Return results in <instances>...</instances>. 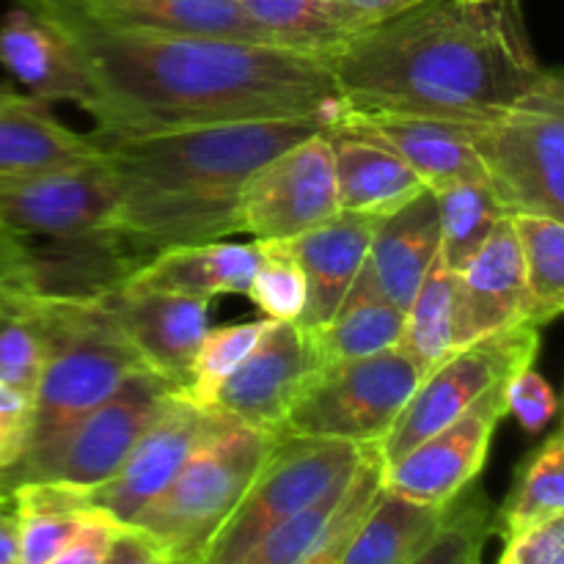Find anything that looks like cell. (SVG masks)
Wrapping results in <instances>:
<instances>
[{
  "label": "cell",
  "instance_id": "obj_1",
  "mask_svg": "<svg viewBox=\"0 0 564 564\" xmlns=\"http://www.w3.org/2000/svg\"><path fill=\"white\" fill-rule=\"evenodd\" d=\"M94 80L97 141L235 121L341 113L330 58L224 36L69 28Z\"/></svg>",
  "mask_w": 564,
  "mask_h": 564
},
{
  "label": "cell",
  "instance_id": "obj_2",
  "mask_svg": "<svg viewBox=\"0 0 564 564\" xmlns=\"http://www.w3.org/2000/svg\"><path fill=\"white\" fill-rule=\"evenodd\" d=\"M347 110L482 124L529 91L540 64L521 0H422L330 58Z\"/></svg>",
  "mask_w": 564,
  "mask_h": 564
},
{
  "label": "cell",
  "instance_id": "obj_3",
  "mask_svg": "<svg viewBox=\"0 0 564 564\" xmlns=\"http://www.w3.org/2000/svg\"><path fill=\"white\" fill-rule=\"evenodd\" d=\"M328 124L319 116L235 121L99 141L119 187L116 226L143 259L240 235L248 176Z\"/></svg>",
  "mask_w": 564,
  "mask_h": 564
},
{
  "label": "cell",
  "instance_id": "obj_4",
  "mask_svg": "<svg viewBox=\"0 0 564 564\" xmlns=\"http://www.w3.org/2000/svg\"><path fill=\"white\" fill-rule=\"evenodd\" d=\"M275 438V433L253 430L218 411L213 427L198 441L174 482L130 529L152 540L171 562H198L204 545L235 510Z\"/></svg>",
  "mask_w": 564,
  "mask_h": 564
},
{
  "label": "cell",
  "instance_id": "obj_5",
  "mask_svg": "<svg viewBox=\"0 0 564 564\" xmlns=\"http://www.w3.org/2000/svg\"><path fill=\"white\" fill-rule=\"evenodd\" d=\"M39 314L47 330V358L31 397L25 452L108 400L132 372L147 369L99 301H42Z\"/></svg>",
  "mask_w": 564,
  "mask_h": 564
},
{
  "label": "cell",
  "instance_id": "obj_6",
  "mask_svg": "<svg viewBox=\"0 0 564 564\" xmlns=\"http://www.w3.org/2000/svg\"><path fill=\"white\" fill-rule=\"evenodd\" d=\"M474 152L507 213L564 215V77L545 75L496 119L474 127Z\"/></svg>",
  "mask_w": 564,
  "mask_h": 564
},
{
  "label": "cell",
  "instance_id": "obj_7",
  "mask_svg": "<svg viewBox=\"0 0 564 564\" xmlns=\"http://www.w3.org/2000/svg\"><path fill=\"white\" fill-rule=\"evenodd\" d=\"M176 391L149 369L132 372L108 400L99 402L80 419L28 449L14 466L3 468L6 490L25 482H61L72 488L91 490L116 474L130 455L132 444L158 416L165 397Z\"/></svg>",
  "mask_w": 564,
  "mask_h": 564
},
{
  "label": "cell",
  "instance_id": "obj_8",
  "mask_svg": "<svg viewBox=\"0 0 564 564\" xmlns=\"http://www.w3.org/2000/svg\"><path fill=\"white\" fill-rule=\"evenodd\" d=\"M422 375L397 347L319 367L284 416L279 435L380 444Z\"/></svg>",
  "mask_w": 564,
  "mask_h": 564
},
{
  "label": "cell",
  "instance_id": "obj_9",
  "mask_svg": "<svg viewBox=\"0 0 564 564\" xmlns=\"http://www.w3.org/2000/svg\"><path fill=\"white\" fill-rule=\"evenodd\" d=\"M361 455L364 446L347 441L279 435L196 564H235L262 534L319 499L336 479L356 471Z\"/></svg>",
  "mask_w": 564,
  "mask_h": 564
},
{
  "label": "cell",
  "instance_id": "obj_10",
  "mask_svg": "<svg viewBox=\"0 0 564 564\" xmlns=\"http://www.w3.org/2000/svg\"><path fill=\"white\" fill-rule=\"evenodd\" d=\"M538 350V325L518 323L452 352L433 372L419 380L397 422L380 438V444H375L380 463L389 466L400 460L413 446L455 422L494 386L507 383L512 375L532 367Z\"/></svg>",
  "mask_w": 564,
  "mask_h": 564
},
{
  "label": "cell",
  "instance_id": "obj_11",
  "mask_svg": "<svg viewBox=\"0 0 564 564\" xmlns=\"http://www.w3.org/2000/svg\"><path fill=\"white\" fill-rule=\"evenodd\" d=\"M334 154L325 130L270 158L240 191V235L295 240L339 215Z\"/></svg>",
  "mask_w": 564,
  "mask_h": 564
},
{
  "label": "cell",
  "instance_id": "obj_12",
  "mask_svg": "<svg viewBox=\"0 0 564 564\" xmlns=\"http://www.w3.org/2000/svg\"><path fill=\"white\" fill-rule=\"evenodd\" d=\"M116 218L119 187L102 158L0 187V229L25 242L102 235Z\"/></svg>",
  "mask_w": 564,
  "mask_h": 564
},
{
  "label": "cell",
  "instance_id": "obj_13",
  "mask_svg": "<svg viewBox=\"0 0 564 564\" xmlns=\"http://www.w3.org/2000/svg\"><path fill=\"white\" fill-rule=\"evenodd\" d=\"M215 413V408H204L182 391H171L113 477L86 490L88 505L121 527H130L174 482L198 441L213 427Z\"/></svg>",
  "mask_w": 564,
  "mask_h": 564
},
{
  "label": "cell",
  "instance_id": "obj_14",
  "mask_svg": "<svg viewBox=\"0 0 564 564\" xmlns=\"http://www.w3.org/2000/svg\"><path fill=\"white\" fill-rule=\"evenodd\" d=\"M505 386H494L455 422L383 466V490L416 505H452L482 474L496 427L507 416Z\"/></svg>",
  "mask_w": 564,
  "mask_h": 564
},
{
  "label": "cell",
  "instance_id": "obj_15",
  "mask_svg": "<svg viewBox=\"0 0 564 564\" xmlns=\"http://www.w3.org/2000/svg\"><path fill=\"white\" fill-rule=\"evenodd\" d=\"M99 306L108 312L149 372L176 391L185 389L209 328V301L124 281L99 297Z\"/></svg>",
  "mask_w": 564,
  "mask_h": 564
},
{
  "label": "cell",
  "instance_id": "obj_16",
  "mask_svg": "<svg viewBox=\"0 0 564 564\" xmlns=\"http://www.w3.org/2000/svg\"><path fill=\"white\" fill-rule=\"evenodd\" d=\"M317 369L312 336L297 323L268 319L246 361L218 389L213 408L235 422L279 435L292 402Z\"/></svg>",
  "mask_w": 564,
  "mask_h": 564
},
{
  "label": "cell",
  "instance_id": "obj_17",
  "mask_svg": "<svg viewBox=\"0 0 564 564\" xmlns=\"http://www.w3.org/2000/svg\"><path fill=\"white\" fill-rule=\"evenodd\" d=\"M55 22L102 33L224 36L273 44L237 0H28Z\"/></svg>",
  "mask_w": 564,
  "mask_h": 564
},
{
  "label": "cell",
  "instance_id": "obj_18",
  "mask_svg": "<svg viewBox=\"0 0 564 564\" xmlns=\"http://www.w3.org/2000/svg\"><path fill=\"white\" fill-rule=\"evenodd\" d=\"M0 66L39 102L88 110L94 99L91 72L72 33L33 6H17L0 20Z\"/></svg>",
  "mask_w": 564,
  "mask_h": 564
},
{
  "label": "cell",
  "instance_id": "obj_19",
  "mask_svg": "<svg viewBox=\"0 0 564 564\" xmlns=\"http://www.w3.org/2000/svg\"><path fill=\"white\" fill-rule=\"evenodd\" d=\"M336 124L383 143L397 158L405 160L408 169L430 191L485 176L482 163L474 152V127L477 124H468V121L389 113V110H347L341 105Z\"/></svg>",
  "mask_w": 564,
  "mask_h": 564
},
{
  "label": "cell",
  "instance_id": "obj_20",
  "mask_svg": "<svg viewBox=\"0 0 564 564\" xmlns=\"http://www.w3.org/2000/svg\"><path fill=\"white\" fill-rule=\"evenodd\" d=\"M518 323H529V292L512 218H505L457 273L455 350Z\"/></svg>",
  "mask_w": 564,
  "mask_h": 564
},
{
  "label": "cell",
  "instance_id": "obj_21",
  "mask_svg": "<svg viewBox=\"0 0 564 564\" xmlns=\"http://www.w3.org/2000/svg\"><path fill=\"white\" fill-rule=\"evenodd\" d=\"M102 147L50 113L47 102L17 94L0 105V187L97 163Z\"/></svg>",
  "mask_w": 564,
  "mask_h": 564
},
{
  "label": "cell",
  "instance_id": "obj_22",
  "mask_svg": "<svg viewBox=\"0 0 564 564\" xmlns=\"http://www.w3.org/2000/svg\"><path fill=\"white\" fill-rule=\"evenodd\" d=\"M378 218L339 213L328 224L290 240L303 275H306V308L301 325L306 334L323 328L367 264L369 242Z\"/></svg>",
  "mask_w": 564,
  "mask_h": 564
},
{
  "label": "cell",
  "instance_id": "obj_23",
  "mask_svg": "<svg viewBox=\"0 0 564 564\" xmlns=\"http://www.w3.org/2000/svg\"><path fill=\"white\" fill-rule=\"evenodd\" d=\"M334 154L336 196L341 213L386 218L424 191V182L408 169L405 160L375 138L347 130L341 124L325 127Z\"/></svg>",
  "mask_w": 564,
  "mask_h": 564
},
{
  "label": "cell",
  "instance_id": "obj_24",
  "mask_svg": "<svg viewBox=\"0 0 564 564\" xmlns=\"http://www.w3.org/2000/svg\"><path fill=\"white\" fill-rule=\"evenodd\" d=\"M438 251V198L430 187H424L416 198L378 220L367 264L380 290L405 312Z\"/></svg>",
  "mask_w": 564,
  "mask_h": 564
},
{
  "label": "cell",
  "instance_id": "obj_25",
  "mask_svg": "<svg viewBox=\"0 0 564 564\" xmlns=\"http://www.w3.org/2000/svg\"><path fill=\"white\" fill-rule=\"evenodd\" d=\"M259 264V246L251 242H198L174 246L149 257L130 284L213 301L218 295H246Z\"/></svg>",
  "mask_w": 564,
  "mask_h": 564
},
{
  "label": "cell",
  "instance_id": "obj_26",
  "mask_svg": "<svg viewBox=\"0 0 564 564\" xmlns=\"http://www.w3.org/2000/svg\"><path fill=\"white\" fill-rule=\"evenodd\" d=\"M402 317L405 312L380 290L369 264H364L328 323L308 334L319 367L391 350L400 341Z\"/></svg>",
  "mask_w": 564,
  "mask_h": 564
},
{
  "label": "cell",
  "instance_id": "obj_27",
  "mask_svg": "<svg viewBox=\"0 0 564 564\" xmlns=\"http://www.w3.org/2000/svg\"><path fill=\"white\" fill-rule=\"evenodd\" d=\"M248 20L273 44L334 58L367 31V22L341 0H237Z\"/></svg>",
  "mask_w": 564,
  "mask_h": 564
},
{
  "label": "cell",
  "instance_id": "obj_28",
  "mask_svg": "<svg viewBox=\"0 0 564 564\" xmlns=\"http://www.w3.org/2000/svg\"><path fill=\"white\" fill-rule=\"evenodd\" d=\"M446 510L449 505H416L389 490H380L352 532L341 564H405L433 540L444 523Z\"/></svg>",
  "mask_w": 564,
  "mask_h": 564
},
{
  "label": "cell",
  "instance_id": "obj_29",
  "mask_svg": "<svg viewBox=\"0 0 564 564\" xmlns=\"http://www.w3.org/2000/svg\"><path fill=\"white\" fill-rule=\"evenodd\" d=\"M11 507L20 534L17 564H44L53 560L94 512L86 490L61 482L17 485L11 490Z\"/></svg>",
  "mask_w": 564,
  "mask_h": 564
},
{
  "label": "cell",
  "instance_id": "obj_30",
  "mask_svg": "<svg viewBox=\"0 0 564 564\" xmlns=\"http://www.w3.org/2000/svg\"><path fill=\"white\" fill-rule=\"evenodd\" d=\"M455 286L457 273L446 268L438 251L402 317L397 350L411 358L422 378L455 352Z\"/></svg>",
  "mask_w": 564,
  "mask_h": 564
},
{
  "label": "cell",
  "instance_id": "obj_31",
  "mask_svg": "<svg viewBox=\"0 0 564 564\" xmlns=\"http://www.w3.org/2000/svg\"><path fill=\"white\" fill-rule=\"evenodd\" d=\"M438 198L441 259L452 273H460L468 259L485 246L496 226L510 218L488 180H466L433 191Z\"/></svg>",
  "mask_w": 564,
  "mask_h": 564
},
{
  "label": "cell",
  "instance_id": "obj_32",
  "mask_svg": "<svg viewBox=\"0 0 564 564\" xmlns=\"http://www.w3.org/2000/svg\"><path fill=\"white\" fill-rule=\"evenodd\" d=\"M518 246L523 257V275L529 292V323H554L564 308V226L562 218L516 213Z\"/></svg>",
  "mask_w": 564,
  "mask_h": 564
},
{
  "label": "cell",
  "instance_id": "obj_33",
  "mask_svg": "<svg viewBox=\"0 0 564 564\" xmlns=\"http://www.w3.org/2000/svg\"><path fill=\"white\" fill-rule=\"evenodd\" d=\"M560 516H564V449L562 433H554L523 463L516 488L505 505L496 507V521L499 532L510 538Z\"/></svg>",
  "mask_w": 564,
  "mask_h": 564
},
{
  "label": "cell",
  "instance_id": "obj_34",
  "mask_svg": "<svg viewBox=\"0 0 564 564\" xmlns=\"http://www.w3.org/2000/svg\"><path fill=\"white\" fill-rule=\"evenodd\" d=\"M496 532V505L482 488L468 485L449 505L433 540L405 564H479L485 545Z\"/></svg>",
  "mask_w": 564,
  "mask_h": 564
},
{
  "label": "cell",
  "instance_id": "obj_35",
  "mask_svg": "<svg viewBox=\"0 0 564 564\" xmlns=\"http://www.w3.org/2000/svg\"><path fill=\"white\" fill-rule=\"evenodd\" d=\"M352 474L356 471L336 479L319 499H314L301 512H295L286 521H281L279 527L270 529L268 534H262L235 564H301L312 554L314 545L323 540V534L328 532Z\"/></svg>",
  "mask_w": 564,
  "mask_h": 564
},
{
  "label": "cell",
  "instance_id": "obj_36",
  "mask_svg": "<svg viewBox=\"0 0 564 564\" xmlns=\"http://www.w3.org/2000/svg\"><path fill=\"white\" fill-rule=\"evenodd\" d=\"M259 264L246 295L279 323H297L306 308V275L290 240H257Z\"/></svg>",
  "mask_w": 564,
  "mask_h": 564
},
{
  "label": "cell",
  "instance_id": "obj_37",
  "mask_svg": "<svg viewBox=\"0 0 564 564\" xmlns=\"http://www.w3.org/2000/svg\"><path fill=\"white\" fill-rule=\"evenodd\" d=\"M264 328H268V317L251 319V323L207 328L202 347H198L196 352V361H193L191 367V378H187V386L182 389V394L191 397L198 405L213 408L218 389L231 378V372L246 361V356L253 350V345H257Z\"/></svg>",
  "mask_w": 564,
  "mask_h": 564
},
{
  "label": "cell",
  "instance_id": "obj_38",
  "mask_svg": "<svg viewBox=\"0 0 564 564\" xmlns=\"http://www.w3.org/2000/svg\"><path fill=\"white\" fill-rule=\"evenodd\" d=\"M39 303L28 312L0 308V383L25 397H33L47 358V330L39 314Z\"/></svg>",
  "mask_w": 564,
  "mask_h": 564
},
{
  "label": "cell",
  "instance_id": "obj_39",
  "mask_svg": "<svg viewBox=\"0 0 564 564\" xmlns=\"http://www.w3.org/2000/svg\"><path fill=\"white\" fill-rule=\"evenodd\" d=\"M380 490H383V463H380L375 444H369L364 446L361 463H358L356 474H352L350 485H347L345 496H341V505L336 510L334 521H330L328 532L323 534V540L314 545L312 554L301 564H341V556H345L352 532L364 521V516L369 512L372 501L378 499Z\"/></svg>",
  "mask_w": 564,
  "mask_h": 564
},
{
  "label": "cell",
  "instance_id": "obj_40",
  "mask_svg": "<svg viewBox=\"0 0 564 564\" xmlns=\"http://www.w3.org/2000/svg\"><path fill=\"white\" fill-rule=\"evenodd\" d=\"M507 413L518 419L527 435H540L556 419V394L549 380L532 367L512 375L505 386Z\"/></svg>",
  "mask_w": 564,
  "mask_h": 564
},
{
  "label": "cell",
  "instance_id": "obj_41",
  "mask_svg": "<svg viewBox=\"0 0 564 564\" xmlns=\"http://www.w3.org/2000/svg\"><path fill=\"white\" fill-rule=\"evenodd\" d=\"M39 301L42 297L36 295L25 242L11 231L0 229V308L3 312H28Z\"/></svg>",
  "mask_w": 564,
  "mask_h": 564
},
{
  "label": "cell",
  "instance_id": "obj_42",
  "mask_svg": "<svg viewBox=\"0 0 564 564\" xmlns=\"http://www.w3.org/2000/svg\"><path fill=\"white\" fill-rule=\"evenodd\" d=\"M499 564H564V516L510 534Z\"/></svg>",
  "mask_w": 564,
  "mask_h": 564
},
{
  "label": "cell",
  "instance_id": "obj_43",
  "mask_svg": "<svg viewBox=\"0 0 564 564\" xmlns=\"http://www.w3.org/2000/svg\"><path fill=\"white\" fill-rule=\"evenodd\" d=\"M31 433V397L0 383V471L14 466Z\"/></svg>",
  "mask_w": 564,
  "mask_h": 564
},
{
  "label": "cell",
  "instance_id": "obj_44",
  "mask_svg": "<svg viewBox=\"0 0 564 564\" xmlns=\"http://www.w3.org/2000/svg\"><path fill=\"white\" fill-rule=\"evenodd\" d=\"M119 529L121 523H116L105 512L94 510L88 521L77 529L75 538L44 564H102Z\"/></svg>",
  "mask_w": 564,
  "mask_h": 564
},
{
  "label": "cell",
  "instance_id": "obj_45",
  "mask_svg": "<svg viewBox=\"0 0 564 564\" xmlns=\"http://www.w3.org/2000/svg\"><path fill=\"white\" fill-rule=\"evenodd\" d=\"M102 564H171V560L141 532L121 527Z\"/></svg>",
  "mask_w": 564,
  "mask_h": 564
},
{
  "label": "cell",
  "instance_id": "obj_46",
  "mask_svg": "<svg viewBox=\"0 0 564 564\" xmlns=\"http://www.w3.org/2000/svg\"><path fill=\"white\" fill-rule=\"evenodd\" d=\"M347 9L352 11L356 17H361L369 28L380 25V22L391 20V17L402 14V11L413 9L422 0H341Z\"/></svg>",
  "mask_w": 564,
  "mask_h": 564
},
{
  "label": "cell",
  "instance_id": "obj_47",
  "mask_svg": "<svg viewBox=\"0 0 564 564\" xmlns=\"http://www.w3.org/2000/svg\"><path fill=\"white\" fill-rule=\"evenodd\" d=\"M20 554V534H17V516L11 499L0 505V564H17Z\"/></svg>",
  "mask_w": 564,
  "mask_h": 564
},
{
  "label": "cell",
  "instance_id": "obj_48",
  "mask_svg": "<svg viewBox=\"0 0 564 564\" xmlns=\"http://www.w3.org/2000/svg\"><path fill=\"white\" fill-rule=\"evenodd\" d=\"M14 97H17L14 88H3V86H0V105H6V102H9V99H14Z\"/></svg>",
  "mask_w": 564,
  "mask_h": 564
},
{
  "label": "cell",
  "instance_id": "obj_49",
  "mask_svg": "<svg viewBox=\"0 0 564 564\" xmlns=\"http://www.w3.org/2000/svg\"><path fill=\"white\" fill-rule=\"evenodd\" d=\"M11 499V494L9 490H6V485H3V479H0V505H6V501Z\"/></svg>",
  "mask_w": 564,
  "mask_h": 564
},
{
  "label": "cell",
  "instance_id": "obj_50",
  "mask_svg": "<svg viewBox=\"0 0 564 564\" xmlns=\"http://www.w3.org/2000/svg\"><path fill=\"white\" fill-rule=\"evenodd\" d=\"M171 564H196V562H185V560H180V562H171Z\"/></svg>",
  "mask_w": 564,
  "mask_h": 564
},
{
  "label": "cell",
  "instance_id": "obj_51",
  "mask_svg": "<svg viewBox=\"0 0 564 564\" xmlns=\"http://www.w3.org/2000/svg\"><path fill=\"white\" fill-rule=\"evenodd\" d=\"M468 3H482V0H468Z\"/></svg>",
  "mask_w": 564,
  "mask_h": 564
}]
</instances>
